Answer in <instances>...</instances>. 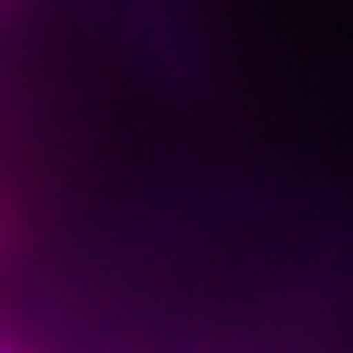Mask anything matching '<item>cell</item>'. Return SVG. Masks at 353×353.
I'll return each mask as SVG.
<instances>
[{
  "instance_id": "6da1fadb",
  "label": "cell",
  "mask_w": 353,
  "mask_h": 353,
  "mask_svg": "<svg viewBox=\"0 0 353 353\" xmlns=\"http://www.w3.org/2000/svg\"><path fill=\"white\" fill-rule=\"evenodd\" d=\"M0 353H20V348H15V343H6V339H0Z\"/></svg>"
}]
</instances>
